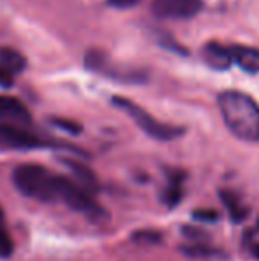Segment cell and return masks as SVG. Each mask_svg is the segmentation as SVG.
I'll list each match as a JSON object with an SVG mask.
<instances>
[{"label": "cell", "mask_w": 259, "mask_h": 261, "mask_svg": "<svg viewBox=\"0 0 259 261\" xmlns=\"http://www.w3.org/2000/svg\"><path fill=\"white\" fill-rule=\"evenodd\" d=\"M218 109L235 137L245 142L259 141V105L254 98L240 91H224L218 96Z\"/></svg>", "instance_id": "6da1fadb"}, {"label": "cell", "mask_w": 259, "mask_h": 261, "mask_svg": "<svg viewBox=\"0 0 259 261\" xmlns=\"http://www.w3.org/2000/svg\"><path fill=\"white\" fill-rule=\"evenodd\" d=\"M55 178V174H52L48 169L39 164L18 165L13 172V183L18 192L41 203L57 199Z\"/></svg>", "instance_id": "7a4b0ae2"}, {"label": "cell", "mask_w": 259, "mask_h": 261, "mask_svg": "<svg viewBox=\"0 0 259 261\" xmlns=\"http://www.w3.org/2000/svg\"><path fill=\"white\" fill-rule=\"evenodd\" d=\"M112 103L118 107V109H121L125 114H128L131 119L135 121V124H137L146 135L156 139V141H174V139L181 137V135L185 134V128L167 124V123H162V121L155 119L148 110H144L142 107H138L135 103V101L128 100V98L114 96L112 98Z\"/></svg>", "instance_id": "3957f363"}, {"label": "cell", "mask_w": 259, "mask_h": 261, "mask_svg": "<svg viewBox=\"0 0 259 261\" xmlns=\"http://www.w3.org/2000/svg\"><path fill=\"white\" fill-rule=\"evenodd\" d=\"M85 66L91 71L121 84H144L148 80V73L144 69L123 66L119 62L110 61L108 55L100 50H89L85 54Z\"/></svg>", "instance_id": "277c9868"}, {"label": "cell", "mask_w": 259, "mask_h": 261, "mask_svg": "<svg viewBox=\"0 0 259 261\" xmlns=\"http://www.w3.org/2000/svg\"><path fill=\"white\" fill-rule=\"evenodd\" d=\"M55 192L57 197L63 199L75 212L83 213L91 219H100L101 215H105L103 208L91 197L89 190H85L83 187H80L78 183L66 178V176H57L55 178Z\"/></svg>", "instance_id": "5b68a950"}, {"label": "cell", "mask_w": 259, "mask_h": 261, "mask_svg": "<svg viewBox=\"0 0 259 261\" xmlns=\"http://www.w3.org/2000/svg\"><path fill=\"white\" fill-rule=\"evenodd\" d=\"M48 144L41 137L14 124H0V149H38Z\"/></svg>", "instance_id": "8992f818"}, {"label": "cell", "mask_w": 259, "mask_h": 261, "mask_svg": "<svg viewBox=\"0 0 259 261\" xmlns=\"http://www.w3.org/2000/svg\"><path fill=\"white\" fill-rule=\"evenodd\" d=\"M153 14L165 20H185L200 13L203 2L200 0H155Z\"/></svg>", "instance_id": "52a82bcc"}, {"label": "cell", "mask_w": 259, "mask_h": 261, "mask_svg": "<svg viewBox=\"0 0 259 261\" xmlns=\"http://www.w3.org/2000/svg\"><path fill=\"white\" fill-rule=\"evenodd\" d=\"M231 52L233 64H238L243 71L247 73H259V50L250 48V46L242 45H231L229 46Z\"/></svg>", "instance_id": "ba28073f"}, {"label": "cell", "mask_w": 259, "mask_h": 261, "mask_svg": "<svg viewBox=\"0 0 259 261\" xmlns=\"http://www.w3.org/2000/svg\"><path fill=\"white\" fill-rule=\"evenodd\" d=\"M63 164L69 169L71 174H75V178L82 183L83 189L89 190V192L98 190L100 181H98L96 174H94V171L89 167V165L83 164V162H80V160H75V158H64Z\"/></svg>", "instance_id": "9c48e42d"}, {"label": "cell", "mask_w": 259, "mask_h": 261, "mask_svg": "<svg viewBox=\"0 0 259 261\" xmlns=\"http://www.w3.org/2000/svg\"><path fill=\"white\" fill-rule=\"evenodd\" d=\"M203 57L206 64H210L213 69H227L233 64L229 46L220 43H208L203 50Z\"/></svg>", "instance_id": "30bf717a"}, {"label": "cell", "mask_w": 259, "mask_h": 261, "mask_svg": "<svg viewBox=\"0 0 259 261\" xmlns=\"http://www.w3.org/2000/svg\"><path fill=\"white\" fill-rule=\"evenodd\" d=\"M0 117L16 121V123H28L31 121V112L16 98L0 96Z\"/></svg>", "instance_id": "8fae6325"}, {"label": "cell", "mask_w": 259, "mask_h": 261, "mask_svg": "<svg viewBox=\"0 0 259 261\" xmlns=\"http://www.w3.org/2000/svg\"><path fill=\"white\" fill-rule=\"evenodd\" d=\"M220 199H222V203H224V206L227 208L229 217H231L235 222H240V220L247 219L249 210L243 206L240 197L236 196L233 190H220Z\"/></svg>", "instance_id": "7c38bea8"}, {"label": "cell", "mask_w": 259, "mask_h": 261, "mask_svg": "<svg viewBox=\"0 0 259 261\" xmlns=\"http://www.w3.org/2000/svg\"><path fill=\"white\" fill-rule=\"evenodd\" d=\"M0 64H2L4 68H7L14 75V73L23 71L25 66H27V61H25V57L20 52L4 46V48H0Z\"/></svg>", "instance_id": "4fadbf2b"}, {"label": "cell", "mask_w": 259, "mask_h": 261, "mask_svg": "<svg viewBox=\"0 0 259 261\" xmlns=\"http://www.w3.org/2000/svg\"><path fill=\"white\" fill-rule=\"evenodd\" d=\"M181 179H183V176L174 178L172 181L169 183V187L165 189V192H163V201H165L167 206H176V204L180 203L181 196H183V190H181Z\"/></svg>", "instance_id": "5bb4252c"}, {"label": "cell", "mask_w": 259, "mask_h": 261, "mask_svg": "<svg viewBox=\"0 0 259 261\" xmlns=\"http://www.w3.org/2000/svg\"><path fill=\"white\" fill-rule=\"evenodd\" d=\"M162 240V234L156 233V231H151V229H140L133 234V242L137 244H144V245H155Z\"/></svg>", "instance_id": "9a60e30c"}, {"label": "cell", "mask_w": 259, "mask_h": 261, "mask_svg": "<svg viewBox=\"0 0 259 261\" xmlns=\"http://www.w3.org/2000/svg\"><path fill=\"white\" fill-rule=\"evenodd\" d=\"M14 251V242L4 226H0V258H9Z\"/></svg>", "instance_id": "2e32d148"}, {"label": "cell", "mask_w": 259, "mask_h": 261, "mask_svg": "<svg viewBox=\"0 0 259 261\" xmlns=\"http://www.w3.org/2000/svg\"><path fill=\"white\" fill-rule=\"evenodd\" d=\"M183 252L192 256V258H200V256L217 254V249H211L210 245H204V244H197V245H187V247H183Z\"/></svg>", "instance_id": "e0dca14e"}, {"label": "cell", "mask_w": 259, "mask_h": 261, "mask_svg": "<svg viewBox=\"0 0 259 261\" xmlns=\"http://www.w3.org/2000/svg\"><path fill=\"white\" fill-rule=\"evenodd\" d=\"M52 123L55 124L57 128H61V130L68 132V134H80L82 132V126H80L78 123H75V121L71 119H64V117H53Z\"/></svg>", "instance_id": "ac0fdd59"}, {"label": "cell", "mask_w": 259, "mask_h": 261, "mask_svg": "<svg viewBox=\"0 0 259 261\" xmlns=\"http://www.w3.org/2000/svg\"><path fill=\"white\" fill-rule=\"evenodd\" d=\"M194 219L203 220V222H215V220H218V213L210 208H200L194 212Z\"/></svg>", "instance_id": "d6986e66"}, {"label": "cell", "mask_w": 259, "mask_h": 261, "mask_svg": "<svg viewBox=\"0 0 259 261\" xmlns=\"http://www.w3.org/2000/svg\"><path fill=\"white\" fill-rule=\"evenodd\" d=\"M13 82H14V75L7 68H4V66L0 64V86L11 87L13 86Z\"/></svg>", "instance_id": "ffe728a7"}, {"label": "cell", "mask_w": 259, "mask_h": 261, "mask_svg": "<svg viewBox=\"0 0 259 261\" xmlns=\"http://www.w3.org/2000/svg\"><path fill=\"white\" fill-rule=\"evenodd\" d=\"M140 0H108V6L112 7H118V9H126V7H133Z\"/></svg>", "instance_id": "44dd1931"}, {"label": "cell", "mask_w": 259, "mask_h": 261, "mask_svg": "<svg viewBox=\"0 0 259 261\" xmlns=\"http://www.w3.org/2000/svg\"><path fill=\"white\" fill-rule=\"evenodd\" d=\"M183 234L185 237H192V238H206V234L200 233L199 229H194V227H183Z\"/></svg>", "instance_id": "7402d4cb"}, {"label": "cell", "mask_w": 259, "mask_h": 261, "mask_svg": "<svg viewBox=\"0 0 259 261\" xmlns=\"http://www.w3.org/2000/svg\"><path fill=\"white\" fill-rule=\"evenodd\" d=\"M4 224V210H2V206H0V226Z\"/></svg>", "instance_id": "603a6c76"}, {"label": "cell", "mask_w": 259, "mask_h": 261, "mask_svg": "<svg viewBox=\"0 0 259 261\" xmlns=\"http://www.w3.org/2000/svg\"><path fill=\"white\" fill-rule=\"evenodd\" d=\"M254 254H256L257 258H259V244H256V245H254Z\"/></svg>", "instance_id": "cb8c5ba5"}]
</instances>
